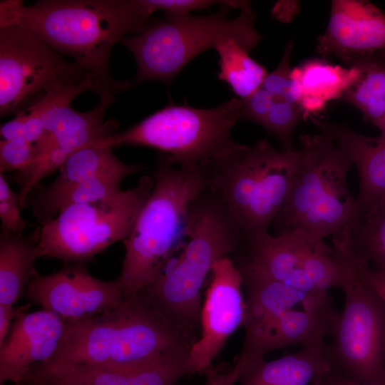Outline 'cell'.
<instances>
[{"label":"cell","instance_id":"cell-21","mask_svg":"<svg viewBox=\"0 0 385 385\" xmlns=\"http://www.w3.org/2000/svg\"><path fill=\"white\" fill-rule=\"evenodd\" d=\"M338 315L332 304L287 310L274 319L248 349L241 351L238 359L247 362L263 359L274 349L323 342Z\"/></svg>","mask_w":385,"mask_h":385},{"label":"cell","instance_id":"cell-16","mask_svg":"<svg viewBox=\"0 0 385 385\" xmlns=\"http://www.w3.org/2000/svg\"><path fill=\"white\" fill-rule=\"evenodd\" d=\"M29 306L18 308L9 333L0 345V385H21L34 366L51 359L63 338V319L43 308L27 312Z\"/></svg>","mask_w":385,"mask_h":385},{"label":"cell","instance_id":"cell-12","mask_svg":"<svg viewBox=\"0 0 385 385\" xmlns=\"http://www.w3.org/2000/svg\"><path fill=\"white\" fill-rule=\"evenodd\" d=\"M100 96L98 104L86 112L75 111L66 104L45 114V135L35 145L36 160L24 173L17 175L21 209L40 181L59 169L72 154L118 133L116 120H104L115 94L103 93Z\"/></svg>","mask_w":385,"mask_h":385},{"label":"cell","instance_id":"cell-34","mask_svg":"<svg viewBox=\"0 0 385 385\" xmlns=\"http://www.w3.org/2000/svg\"><path fill=\"white\" fill-rule=\"evenodd\" d=\"M292 47V41L286 44L280 63L273 71L267 73L262 87L276 97L294 103L292 96V69L289 66Z\"/></svg>","mask_w":385,"mask_h":385},{"label":"cell","instance_id":"cell-24","mask_svg":"<svg viewBox=\"0 0 385 385\" xmlns=\"http://www.w3.org/2000/svg\"><path fill=\"white\" fill-rule=\"evenodd\" d=\"M358 74L355 67L344 68L317 59L309 60L294 68L291 76L296 78L301 86L299 106L304 112V118L322 111L328 101L339 100Z\"/></svg>","mask_w":385,"mask_h":385},{"label":"cell","instance_id":"cell-26","mask_svg":"<svg viewBox=\"0 0 385 385\" xmlns=\"http://www.w3.org/2000/svg\"><path fill=\"white\" fill-rule=\"evenodd\" d=\"M128 176L124 173L108 174L74 185L52 195L34 193L27 197L24 207L31 206L34 217L43 225L68 206L96 202L117 195L121 191V181Z\"/></svg>","mask_w":385,"mask_h":385},{"label":"cell","instance_id":"cell-10","mask_svg":"<svg viewBox=\"0 0 385 385\" xmlns=\"http://www.w3.org/2000/svg\"><path fill=\"white\" fill-rule=\"evenodd\" d=\"M346 262L342 291L345 302L327 344L332 370L369 385L385 381V302L364 276L349 245H344Z\"/></svg>","mask_w":385,"mask_h":385},{"label":"cell","instance_id":"cell-6","mask_svg":"<svg viewBox=\"0 0 385 385\" xmlns=\"http://www.w3.org/2000/svg\"><path fill=\"white\" fill-rule=\"evenodd\" d=\"M299 163V150H277L262 139L252 146L237 143L202 164L208 187L249 238L267 232L287 200Z\"/></svg>","mask_w":385,"mask_h":385},{"label":"cell","instance_id":"cell-11","mask_svg":"<svg viewBox=\"0 0 385 385\" xmlns=\"http://www.w3.org/2000/svg\"><path fill=\"white\" fill-rule=\"evenodd\" d=\"M91 76L66 61L29 30L0 26V115H16L59 83H78Z\"/></svg>","mask_w":385,"mask_h":385},{"label":"cell","instance_id":"cell-23","mask_svg":"<svg viewBox=\"0 0 385 385\" xmlns=\"http://www.w3.org/2000/svg\"><path fill=\"white\" fill-rule=\"evenodd\" d=\"M41 227L26 237L13 235L1 227L0 304H12L26 292L38 273L34 267Z\"/></svg>","mask_w":385,"mask_h":385},{"label":"cell","instance_id":"cell-41","mask_svg":"<svg viewBox=\"0 0 385 385\" xmlns=\"http://www.w3.org/2000/svg\"><path fill=\"white\" fill-rule=\"evenodd\" d=\"M375 126L379 128L381 130V135L379 136L385 139V114L376 123Z\"/></svg>","mask_w":385,"mask_h":385},{"label":"cell","instance_id":"cell-39","mask_svg":"<svg viewBox=\"0 0 385 385\" xmlns=\"http://www.w3.org/2000/svg\"><path fill=\"white\" fill-rule=\"evenodd\" d=\"M17 312L12 304H0V345L7 337Z\"/></svg>","mask_w":385,"mask_h":385},{"label":"cell","instance_id":"cell-13","mask_svg":"<svg viewBox=\"0 0 385 385\" xmlns=\"http://www.w3.org/2000/svg\"><path fill=\"white\" fill-rule=\"evenodd\" d=\"M239 268L230 256L210 272L200 315V334L189 353L192 374H205L234 332L242 325L245 300Z\"/></svg>","mask_w":385,"mask_h":385},{"label":"cell","instance_id":"cell-7","mask_svg":"<svg viewBox=\"0 0 385 385\" xmlns=\"http://www.w3.org/2000/svg\"><path fill=\"white\" fill-rule=\"evenodd\" d=\"M299 138V170L274 226L276 235L301 229L323 240L350 228L359 217L356 199L347 185L353 163L327 135L304 134Z\"/></svg>","mask_w":385,"mask_h":385},{"label":"cell","instance_id":"cell-20","mask_svg":"<svg viewBox=\"0 0 385 385\" xmlns=\"http://www.w3.org/2000/svg\"><path fill=\"white\" fill-rule=\"evenodd\" d=\"M322 134L344 150L357 168L359 215L364 216L385 202V139L368 137L349 127L308 116Z\"/></svg>","mask_w":385,"mask_h":385},{"label":"cell","instance_id":"cell-28","mask_svg":"<svg viewBox=\"0 0 385 385\" xmlns=\"http://www.w3.org/2000/svg\"><path fill=\"white\" fill-rule=\"evenodd\" d=\"M215 49L219 56L218 78L226 82L240 99L262 86L268 73L235 40L223 41Z\"/></svg>","mask_w":385,"mask_h":385},{"label":"cell","instance_id":"cell-3","mask_svg":"<svg viewBox=\"0 0 385 385\" xmlns=\"http://www.w3.org/2000/svg\"><path fill=\"white\" fill-rule=\"evenodd\" d=\"M186 244L175 262L170 260L140 293L176 327L198 338L201 288L213 265L234 254L244 235L219 197L208 186L192 203Z\"/></svg>","mask_w":385,"mask_h":385},{"label":"cell","instance_id":"cell-5","mask_svg":"<svg viewBox=\"0 0 385 385\" xmlns=\"http://www.w3.org/2000/svg\"><path fill=\"white\" fill-rule=\"evenodd\" d=\"M246 1H226L207 16L164 12L165 19L150 18L140 34L123 37L119 43L137 63L135 82L159 81L169 85L195 56L227 39L247 51L262 36L254 27L255 14Z\"/></svg>","mask_w":385,"mask_h":385},{"label":"cell","instance_id":"cell-2","mask_svg":"<svg viewBox=\"0 0 385 385\" xmlns=\"http://www.w3.org/2000/svg\"><path fill=\"white\" fill-rule=\"evenodd\" d=\"M197 339L160 313L140 292L84 319L65 322L61 344L47 369L128 366L165 355L190 353Z\"/></svg>","mask_w":385,"mask_h":385},{"label":"cell","instance_id":"cell-25","mask_svg":"<svg viewBox=\"0 0 385 385\" xmlns=\"http://www.w3.org/2000/svg\"><path fill=\"white\" fill-rule=\"evenodd\" d=\"M110 147L95 143L72 154L60 167L58 177L49 185L38 188L35 194L48 196L58 193L80 183L113 173L128 176L143 169L118 159Z\"/></svg>","mask_w":385,"mask_h":385},{"label":"cell","instance_id":"cell-18","mask_svg":"<svg viewBox=\"0 0 385 385\" xmlns=\"http://www.w3.org/2000/svg\"><path fill=\"white\" fill-rule=\"evenodd\" d=\"M313 237L294 229L271 235L268 232L245 238L233 254L237 266H245L276 281L308 292L316 290L307 278L302 257Z\"/></svg>","mask_w":385,"mask_h":385},{"label":"cell","instance_id":"cell-19","mask_svg":"<svg viewBox=\"0 0 385 385\" xmlns=\"http://www.w3.org/2000/svg\"><path fill=\"white\" fill-rule=\"evenodd\" d=\"M245 290V312L242 325L245 339L242 351L249 349L265 329L287 310L302 307H318L332 303L328 292H308L245 266H237Z\"/></svg>","mask_w":385,"mask_h":385},{"label":"cell","instance_id":"cell-17","mask_svg":"<svg viewBox=\"0 0 385 385\" xmlns=\"http://www.w3.org/2000/svg\"><path fill=\"white\" fill-rule=\"evenodd\" d=\"M316 49L334 56L349 66L356 60L385 53V15L364 0H334L324 33Z\"/></svg>","mask_w":385,"mask_h":385},{"label":"cell","instance_id":"cell-1","mask_svg":"<svg viewBox=\"0 0 385 385\" xmlns=\"http://www.w3.org/2000/svg\"><path fill=\"white\" fill-rule=\"evenodd\" d=\"M150 16L140 0H40L0 3V26L16 24L66 55L91 76L100 96L134 86L135 81L113 78L109 60L113 46L129 34H140Z\"/></svg>","mask_w":385,"mask_h":385},{"label":"cell","instance_id":"cell-29","mask_svg":"<svg viewBox=\"0 0 385 385\" xmlns=\"http://www.w3.org/2000/svg\"><path fill=\"white\" fill-rule=\"evenodd\" d=\"M302 267L316 290L328 292L331 288L342 289L346 263L337 247L332 248L323 240L312 238L304 252Z\"/></svg>","mask_w":385,"mask_h":385},{"label":"cell","instance_id":"cell-33","mask_svg":"<svg viewBox=\"0 0 385 385\" xmlns=\"http://www.w3.org/2000/svg\"><path fill=\"white\" fill-rule=\"evenodd\" d=\"M19 192L11 190L2 173L0 175V218L1 228L7 232L21 235L30 224L21 215Z\"/></svg>","mask_w":385,"mask_h":385},{"label":"cell","instance_id":"cell-15","mask_svg":"<svg viewBox=\"0 0 385 385\" xmlns=\"http://www.w3.org/2000/svg\"><path fill=\"white\" fill-rule=\"evenodd\" d=\"M191 374L189 353H180L128 366L35 365L21 385H179L180 379Z\"/></svg>","mask_w":385,"mask_h":385},{"label":"cell","instance_id":"cell-36","mask_svg":"<svg viewBox=\"0 0 385 385\" xmlns=\"http://www.w3.org/2000/svg\"><path fill=\"white\" fill-rule=\"evenodd\" d=\"M147 13L151 16L155 11L190 13L193 10L206 9L211 6L224 4L226 1L211 0H140Z\"/></svg>","mask_w":385,"mask_h":385},{"label":"cell","instance_id":"cell-38","mask_svg":"<svg viewBox=\"0 0 385 385\" xmlns=\"http://www.w3.org/2000/svg\"><path fill=\"white\" fill-rule=\"evenodd\" d=\"M359 263L360 265L361 270L366 280L385 302V272L371 269L369 265L366 263L360 262Z\"/></svg>","mask_w":385,"mask_h":385},{"label":"cell","instance_id":"cell-4","mask_svg":"<svg viewBox=\"0 0 385 385\" xmlns=\"http://www.w3.org/2000/svg\"><path fill=\"white\" fill-rule=\"evenodd\" d=\"M154 188L133 228L123 242L122 269L116 281L127 296L152 283L180 246L190 207L208 186L203 165L183 168L160 155L153 173Z\"/></svg>","mask_w":385,"mask_h":385},{"label":"cell","instance_id":"cell-32","mask_svg":"<svg viewBox=\"0 0 385 385\" xmlns=\"http://www.w3.org/2000/svg\"><path fill=\"white\" fill-rule=\"evenodd\" d=\"M36 158L35 144L21 140L0 141L1 173L16 170L24 173L34 163Z\"/></svg>","mask_w":385,"mask_h":385},{"label":"cell","instance_id":"cell-40","mask_svg":"<svg viewBox=\"0 0 385 385\" xmlns=\"http://www.w3.org/2000/svg\"><path fill=\"white\" fill-rule=\"evenodd\" d=\"M311 385H369L350 380L332 369L317 376Z\"/></svg>","mask_w":385,"mask_h":385},{"label":"cell","instance_id":"cell-9","mask_svg":"<svg viewBox=\"0 0 385 385\" xmlns=\"http://www.w3.org/2000/svg\"><path fill=\"white\" fill-rule=\"evenodd\" d=\"M154 178L142 176L133 188L96 202L76 204L41 225L36 254L83 264L130 235L150 196Z\"/></svg>","mask_w":385,"mask_h":385},{"label":"cell","instance_id":"cell-35","mask_svg":"<svg viewBox=\"0 0 385 385\" xmlns=\"http://www.w3.org/2000/svg\"><path fill=\"white\" fill-rule=\"evenodd\" d=\"M242 101L240 118L249 120L262 125L272 108L276 97L261 87Z\"/></svg>","mask_w":385,"mask_h":385},{"label":"cell","instance_id":"cell-37","mask_svg":"<svg viewBox=\"0 0 385 385\" xmlns=\"http://www.w3.org/2000/svg\"><path fill=\"white\" fill-rule=\"evenodd\" d=\"M243 364L236 360L234 365L220 364L212 366L204 374L205 385H236L243 369Z\"/></svg>","mask_w":385,"mask_h":385},{"label":"cell","instance_id":"cell-8","mask_svg":"<svg viewBox=\"0 0 385 385\" xmlns=\"http://www.w3.org/2000/svg\"><path fill=\"white\" fill-rule=\"evenodd\" d=\"M242 101L234 98L210 109L169 103L140 123L98 143L158 149L170 163L193 168L234 148L231 131L240 118Z\"/></svg>","mask_w":385,"mask_h":385},{"label":"cell","instance_id":"cell-22","mask_svg":"<svg viewBox=\"0 0 385 385\" xmlns=\"http://www.w3.org/2000/svg\"><path fill=\"white\" fill-rule=\"evenodd\" d=\"M242 362L240 385H308L317 376L332 369L324 341L273 361L263 358Z\"/></svg>","mask_w":385,"mask_h":385},{"label":"cell","instance_id":"cell-31","mask_svg":"<svg viewBox=\"0 0 385 385\" xmlns=\"http://www.w3.org/2000/svg\"><path fill=\"white\" fill-rule=\"evenodd\" d=\"M302 118L304 112L298 104L276 97L262 125L279 139L283 150L292 151L295 150L292 145L293 131Z\"/></svg>","mask_w":385,"mask_h":385},{"label":"cell","instance_id":"cell-30","mask_svg":"<svg viewBox=\"0 0 385 385\" xmlns=\"http://www.w3.org/2000/svg\"><path fill=\"white\" fill-rule=\"evenodd\" d=\"M348 230L355 259L369 265L372 263L374 270L385 272V202L359 216Z\"/></svg>","mask_w":385,"mask_h":385},{"label":"cell","instance_id":"cell-14","mask_svg":"<svg viewBox=\"0 0 385 385\" xmlns=\"http://www.w3.org/2000/svg\"><path fill=\"white\" fill-rule=\"evenodd\" d=\"M26 294L30 302L52 311L65 322L100 314L128 297L116 279L96 278L83 264L70 265L50 274L37 273Z\"/></svg>","mask_w":385,"mask_h":385},{"label":"cell","instance_id":"cell-42","mask_svg":"<svg viewBox=\"0 0 385 385\" xmlns=\"http://www.w3.org/2000/svg\"><path fill=\"white\" fill-rule=\"evenodd\" d=\"M384 385H385V381H384Z\"/></svg>","mask_w":385,"mask_h":385},{"label":"cell","instance_id":"cell-27","mask_svg":"<svg viewBox=\"0 0 385 385\" xmlns=\"http://www.w3.org/2000/svg\"><path fill=\"white\" fill-rule=\"evenodd\" d=\"M350 67L359 74L339 100L354 105L375 125L385 114V53L361 58Z\"/></svg>","mask_w":385,"mask_h":385}]
</instances>
